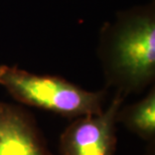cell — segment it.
<instances>
[{
    "mask_svg": "<svg viewBox=\"0 0 155 155\" xmlns=\"http://www.w3.org/2000/svg\"><path fill=\"white\" fill-rule=\"evenodd\" d=\"M0 86L21 104L67 118L103 112L107 90L87 91L64 78L40 76L17 66L0 64Z\"/></svg>",
    "mask_w": 155,
    "mask_h": 155,
    "instance_id": "2",
    "label": "cell"
},
{
    "mask_svg": "<svg viewBox=\"0 0 155 155\" xmlns=\"http://www.w3.org/2000/svg\"><path fill=\"white\" fill-rule=\"evenodd\" d=\"M116 122L122 123L129 131L151 143L155 138V89L152 86L146 96L136 103L121 106Z\"/></svg>",
    "mask_w": 155,
    "mask_h": 155,
    "instance_id": "5",
    "label": "cell"
},
{
    "mask_svg": "<svg viewBox=\"0 0 155 155\" xmlns=\"http://www.w3.org/2000/svg\"><path fill=\"white\" fill-rule=\"evenodd\" d=\"M98 55L107 87L126 98L155 79V3L119 11L100 30Z\"/></svg>",
    "mask_w": 155,
    "mask_h": 155,
    "instance_id": "1",
    "label": "cell"
},
{
    "mask_svg": "<svg viewBox=\"0 0 155 155\" xmlns=\"http://www.w3.org/2000/svg\"><path fill=\"white\" fill-rule=\"evenodd\" d=\"M0 155H54L28 111L0 101Z\"/></svg>",
    "mask_w": 155,
    "mask_h": 155,
    "instance_id": "4",
    "label": "cell"
},
{
    "mask_svg": "<svg viewBox=\"0 0 155 155\" xmlns=\"http://www.w3.org/2000/svg\"><path fill=\"white\" fill-rule=\"evenodd\" d=\"M125 98L115 93L110 106L98 115L78 117L60 137L61 155H115L116 115Z\"/></svg>",
    "mask_w": 155,
    "mask_h": 155,
    "instance_id": "3",
    "label": "cell"
}]
</instances>
